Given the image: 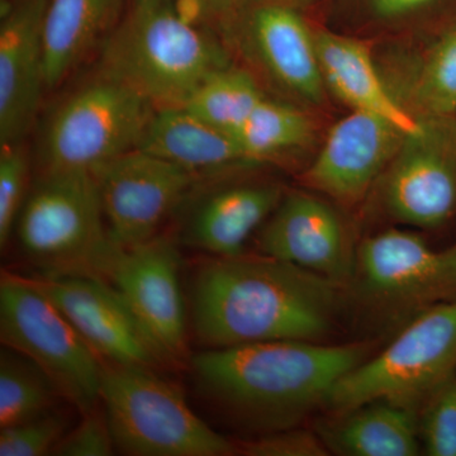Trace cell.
<instances>
[{"mask_svg":"<svg viewBox=\"0 0 456 456\" xmlns=\"http://www.w3.org/2000/svg\"><path fill=\"white\" fill-rule=\"evenodd\" d=\"M406 134L375 114L351 110L336 122L303 182L342 204H356L380 182Z\"/></svg>","mask_w":456,"mask_h":456,"instance_id":"9a60e30c","label":"cell"},{"mask_svg":"<svg viewBox=\"0 0 456 456\" xmlns=\"http://www.w3.org/2000/svg\"><path fill=\"white\" fill-rule=\"evenodd\" d=\"M410 99L416 118L456 116V26L426 53Z\"/></svg>","mask_w":456,"mask_h":456,"instance_id":"484cf974","label":"cell"},{"mask_svg":"<svg viewBox=\"0 0 456 456\" xmlns=\"http://www.w3.org/2000/svg\"><path fill=\"white\" fill-rule=\"evenodd\" d=\"M68 419L55 410L0 431V456L53 455L65 436Z\"/></svg>","mask_w":456,"mask_h":456,"instance_id":"83f0119b","label":"cell"},{"mask_svg":"<svg viewBox=\"0 0 456 456\" xmlns=\"http://www.w3.org/2000/svg\"><path fill=\"white\" fill-rule=\"evenodd\" d=\"M0 338L35 362L77 410L97 408L103 362L33 279L5 270L0 278Z\"/></svg>","mask_w":456,"mask_h":456,"instance_id":"52a82bcc","label":"cell"},{"mask_svg":"<svg viewBox=\"0 0 456 456\" xmlns=\"http://www.w3.org/2000/svg\"><path fill=\"white\" fill-rule=\"evenodd\" d=\"M371 11L383 20L410 16L436 0H369Z\"/></svg>","mask_w":456,"mask_h":456,"instance_id":"1f68e13d","label":"cell"},{"mask_svg":"<svg viewBox=\"0 0 456 456\" xmlns=\"http://www.w3.org/2000/svg\"><path fill=\"white\" fill-rule=\"evenodd\" d=\"M108 235L119 248L152 239L175 208L196 174L139 149L93 171Z\"/></svg>","mask_w":456,"mask_h":456,"instance_id":"7c38bea8","label":"cell"},{"mask_svg":"<svg viewBox=\"0 0 456 456\" xmlns=\"http://www.w3.org/2000/svg\"><path fill=\"white\" fill-rule=\"evenodd\" d=\"M137 149L194 174L244 161L232 136L180 106L158 108Z\"/></svg>","mask_w":456,"mask_h":456,"instance_id":"ffe728a7","label":"cell"},{"mask_svg":"<svg viewBox=\"0 0 456 456\" xmlns=\"http://www.w3.org/2000/svg\"><path fill=\"white\" fill-rule=\"evenodd\" d=\"M80 424L66 432L57 444L53 455L57 456H110L116 450L112 432L104 413L97 408L83 413Z\"/></svg>","mask_w":456,"mask_h":456,"instance_id":"f546056e","label":"cell"},{"mask_svg":"<svg viewBox=\"0 0 456 456\" xmlns=\"http://www.w3.org/2000/svg\"><path fill=\"white\" fill-rule=\"evenodd\" d=\"M341 284L261 256L216 257L197 270L194 332L211 347L274 340L318 341L331 332Z\"/></svg>","mask_w":456,"mask_h":456,"instance_id":"6da1fadb","label":"cell"},{"mask_svg":"<svg viewBox=\"0 0 456 456\" xmlns=\"http://www.w3.org/2000/svg\"><path fill=\"white\" fill-rule=\"evenodd\" d=\"M61 397L35 362L4 346L0 353V428L50 412Z\"/></svg>","mask_w":456,"mask_h":456,"instance_id":"d4e9b609","label":"cell"},{"mask_svg":"<svg viewBox=\"0 0 456 456\" xmlns=\"http://www.w3.org/2000/svg\"><path fill=\"white\" fill-rule=\"evenodd\" d=\"M240 2H241V0H240Z\"/></svg>","mask_w":456,"mask_h":456,"instance_id":"836d02e7","label":"cell"},{"mask_svg":"<svg viewBox=\"0 0 456 456\" xmlns=\"http://www.w3.org/2000/svg\"><path fill=\"white\" fill-rule=\"evenodd\" d=\"M367 342L274 340L213 347L191 360L200 391L269 432L327 402L338 380L370 356Z\"/></svg>","mask_w":456,"mask_h":456,"instance_id":"7a4b0ae2","label":"cell"},{"mask_svg":"<svg viewBox=\"0 0 456 456\" xmlns=\"http://www.w3.org/2000/svg\"><path fill=\"white\" fill-rule=\"evenodd\" d=\"M237 454L248 456H325L329 449L320 435L307 430H283L269 432L265 436L246 441L237 448Z\"/></svg>","mask_w":456,"mask_h":456,"instance_id":"4dcf8cb0","label":"cell"},{"mask_svg":"<svg viewBox=\"0 0 456 456\" xmlns=\"http://www.w3.org/2000/svg\"><path fill=\"white\" fill-rule=\"evenodd\" d=\"M250 36L261 62L278 83L310 103L325 101L314 33L294 9L287 4L255 9Z\"/></svg>","mask_w":456,"mask_h":456,"instance_id":"ac0fdd59","label":"cell"},{"mask_svg":"<svg viewBox=\"0 0 456 456\" xmlns=\"http://www.w3.org/2000/svg\"><path fill=\"white\" fill-rule=\"evenodd\" d=\"M18 143L2 145L0 152V246L7 248L27 198L28 164Z\"/></svg>","mask_w":456,"mask_h":456,"instance_id":"f1b7e54d","label":"cell"},{"mask_svg":"<svg viewBox=\"0 0 456 456\" xmlns=\"http://www.w3.org/2000/svg\"><path fill=\"white\" fill-rule=\"evenodd\" d=\"M101 403L116 449L134 456H227L237 448L151 368L104 364Z\"/></svg>","mask_w":456,"mask_h":456,"instance_id":"5b68a950","label":"cell"},{"mask_svg":"<svg viewBox=\"0 0 456 456\" xmlns=\"http://www.w3.org/2000/svg\"><path fill=\"white\" fill-rule=\"evenodd\" d=\"M288 2H305V0H288Z\"/></svg>","mask_w":456,"mask_h":456,"instance_id":"d6a6232c","label":"cell"},{"mask_svg":"<svg viewBox=\"0 0 456 456\" xmlns=\"http://www.w3.org/2000/svg\"><path fill=\"white\" fill-rule=\"evenodd\" d=\"M220 53L170 0H134L104 40L101 77L156 107L184 106L194 90L226 68Z\"/></svg>","mask_w":456,"mask_h":456,"instance_id":"3957f363","label":"cell"},{"mask_svg":"<svg viewBox=\"0 0 456 456\" xmlns=\"http://www.w3.org/2000/svg\"><path fill=\"white\" fill-rule=\"evenodd\" d=\"M314 136V121L307 113L264 98L233 139L244 161L254 163L302 149Z\"/></svg>","mask_w":456,"mask_h":456,"instance_id":"603a6c76","label":"cell"},{"mask_svg":"<svg viewBox=\"0 0 456 456\" xmlns=\"http://www.w3.org/2000/svg\"><path fill=\"white\" fill-rule=\"evenodd\" d=\"M277 184H244L207 198L189 222L185 241L216 257L244 255L248 240L283 200Z\"/></svg>","mask_w":456,"mask_h":456,"instance_id":"d6986e66","label":"cell"},{"mask_svg":"<svg viewBox=\"0 0 456 456\" xmlns=\"http://www.w3.org/2000/svg\"><path fill=\"white\" fill-rule=\"evenodd\" d=\"M360 289L392 310H425L456 299V244L435 250L408 231H383L356 251Z\"/></svg>","mask_w":456,"mask_h":456,"instance_id":"30bf717a","label":"cell"},{"mask_svg":"<svg viewBox=\"0 0 456 456\" xmlns=\"http://www.w3.org/2000/svg\"><path fill=\"white\" fill-rule=\"evenodd\" d=\"M156 110L149 99L101 77L77 90L51 118L41 147L44 173H93L137 149Z\"/></svg>","mask_w":456,"mask_h":456,"instance_id":"ba28073f","label":"cell"},{"mask_svg":"<svg viewBox=\"0 0 456 456\" xmlns=\"http://www.w3.org/2000/svg\"><path fill=\"white\" fill-rule=\"evenodd\" d=\"M49 0H11L0 23V143L26 136L46 88L44 29Z\"/></svg>","mask_w":456,"mask_h":456,"instance_id":"2e32d148","label":"cell"},{"mask_svg":"<svg viewBox=\"0 0 456 456\" xmlns=\"http://www.w3.org/2000/svg\"><path fill=\"white\" fill-rule=\"evenodd\" d=\"M341 415L318 431L329 452L345 456H416L421 452L413 408L379 401Z\"/></svg>","mask_w":456,"mask_h":456,"instance_id":"44dd1931","label":"cell"},{"mask_svg":"<svg viewBox=\"0 0 456 456\" xmlns=\"http://www.w3.org/2000/svg\"><path fill=\"white\" fill-rule=\"evenodd\" d=\"M264 98L250 74L224 68L204 80L182 107L233 137Z\"/></svg>","mask_w":456,"mask_h":456,"instance_id":"cb8c5ba5","label":"cell"},{"mask_svg":"<svg viewBox=\"0 0 456 456\" xmlns=\"http://www.w3.org/2000/svg\"><path fill=\"white\" fill-rule=\"evenodd\" d=\"M456 373V299L419 311L380 353L338 380L327 399L344 413L371 402L413 408Z\"/></svg>","mask_w":456,"mask_h":456,"instance_id":"8992f818","label":"cell"},{"mask_svg":"<svg viewBox=\"0 0 456 456\" xmlns=\"http://www.w3.org/2000/svg\"><path fill=\"white\" fill-rule=\"evenodd\" d=\"M257 248L264 256L340 284L355 275L358 248L340 213L307 191L283 197L264 224Z\"/></svg>","mask_w":456,"mask_h":456,"instance_id":"5bb4252c","label":"cell"},{"mask_svg":"<svg viewBox=\"0 0 456 456\" xmlns=\"http://www.w3.org/2000/svg\"><path fill=\"white\" fill-rule=\"evenodd\" d=\"M179 272L175 244L156 235L130 248L117 246L101 274L121 294L169 362L187 355V314Z\"/></svg>","mask_w":456,"mask_h":456,"instance_id":"8fae6325","label":"cell"},{"mask_svg":"<svg viewBox=\"0 0 456 456\" xmlns=\"http://www.w3.org/2000/svg\"><path fill=\"white\" fill-rule=\"evenodd\" d=\"M123 0H49L44 29V71L55 88L99 38L116 26Z\"/></svg>","mask_w":456,"mask_h":456,"instance_id":"7402d4cb","label":"cell"},{"mask_svg":"<svg viewBox=\"0 0 456 456\" xmlns=\"http://www.w3.org/2000/svg\"><path fill=\"white\" fill-rule=\"evenodd\" d=\"M419 119L380 179L382 200L392 220L432 230L456 211V116Z\"/></svg>","mask_w":456,"mask_h":456,"instance_id":"9c48e42d","label":"cell"},{"mask_svg":"<svg viewBox=\"0 0 456 456\" xmlns=\"http://www.w3.org/2000/svg\"><path fill=\"white\" fill-rule=\"evenodd\" d=\"M419 436L426 454L456 456V373L425 399Z\"/></svg>","mask_w":456,"mask_h":456,"instance_id":"4316f807","label":"cell"},{"mask_svg":"<svg viewBox=\"0 0 456 456\" xmlns=\"http://www.w3.org/2000/svg\"><path fill=\"white\" fill-rule=\"evenodd\" d=\"M94 174L46 171L16 224L23 253L44 277L97 275L113 254Z\"/></svg>","mask_w":456,"mask_h":456,"instance_id":"277c9868","label":"cell"},{"mask_svg":"<svg viewBox=\"0 0 456 456\" xmlns=\"http://www.w3.org/2000/svg\"><path fill=\"white\" fill-rule=\"evenodd\" d=\"M33 281L64 312L102 362L151 369L169 362L106 279L57 275Z\"/></svg>","mask_w":456,"mask_h":456,"instance_id":"4fadbf2b","label":"cell"},{"mask_svg":"<svg viewBox=\"0 0 456 456\" xmlns=\"http://www.w3.org/2000/svg\"><path fill=\"white\" fill-rule=\"evenodd\" d=\"M314 33L327 92H331L351 110L382 117L406 134L419 131V119L392 94L367 44L326 29H316Z\"/></svg>","mask_w":456,"mask_h":456,"instance_id":"e0dca14e","label":"cell"}]
</instances>
